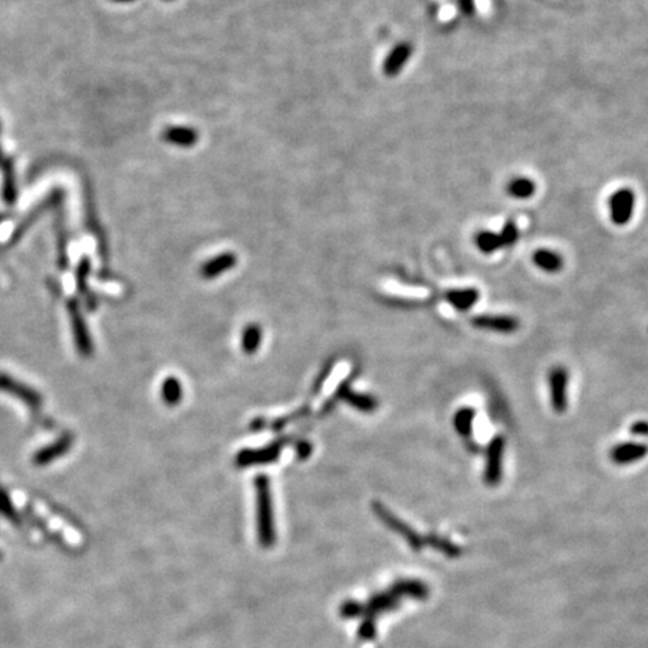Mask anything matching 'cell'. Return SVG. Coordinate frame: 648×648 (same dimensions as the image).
Masks as SVG:
<instances>
[{
    "mask_svg": "<svg viewBox=\"0 0 648 648\" xmlns=\"http://www.w3.org/2000/svg\"><path fill=\"white\" fill-rule=\"evenodd\" d=\"M257 489V522L258 536L263 545L269 546L273 542V518H272V497L269 479L258 476L256 479Z\"/></svg>",
    "mask_w": 648,
    "mask_h": 648,
    "instance_id": "cell-1",
    "label": "cell"
},
{
    "mask_svg": "<svg viewBox=\"0 0 648 648\" xmlns=\"http://www.w3.org/2000/svg\"><path fill=\"white\" fill-rule=\"evenodd\" d=\"M548 386H549V400L552 410L556 413H564L569 405V372L566 368L556 366L549 371L548 374Z\"/></svg>",
    "mask_w": 648,
    "mask_h": 648,
    "instance_id": "cell-2",
    "label": "cell"
},
{
    "mask_svg": "<svg viewBox=\"0 0 648 648\" xmlns=\"http://www.w3.org/2000/svg\"><path fill=\"white\" fill-rule=\"evenodd\" d=\"M506 449V438L497 436L491 440L486 450L484 479L488 486H497L503 477V456Z\"/></svg>",
    "mask_w": 648,
    "mask_h": 648,
    "instance_id": "cell-3",
    "label": "cell"
},
{
    "mask_svg": "<svg viewBox=\"0 0 648 648\" xmlns=\"http://www.w3.org/2000/svg\"><path fill=\"white\" fill-rule=\"evenodd\" d=\"M611 221L616 225H626L633 215L635 194L630 188H620L609 197L608 201Z\"/></svg>",
    "mask_w": 648,
    "mask_h": 648,
    "instance_id": "cell-4",
    "label": "cell"
},
{
    "mask_svg": "<svg viewBox=\"0 0 648 648\" xmlns=\"http://www.w3.org/2000/svg\"><path fill=\"white\" fill-rule=\"evenodd\" d=\"M648 453V446L644 443L628 441L620 443L611 450V460L618 465H628L644 460Z\"/></svg>",
    "mask_w": 648,
    "mask_h": 648,
    "instance_id": "cell-5",
    "label": "cell"
},
{
    "mask_svg": "<svg viewBox=\"0 0 648 648\" xmlns=\"http://www.w3.org/2000/svg\"><path fill=\"white\" fill-rule=\"evenodd\" d=\"M413 54V45L408 42H401L393 47V50L389 53L383 64V72L388 77H396L405 66V64L410 60Z\"/></svg>",
    "mask_w": 648,
    "mask_h": 648,
    "instance_id": "cell-6",
    "label": "cell"
},
{
    "mask_svg": "<svg viewBox=\"0 0 648 648\" xmlns=\"http://www.w3.org/2000/svg\"><path fill=\"white\" fill-rule=\"evenodd\" d=\"M473 326L491 332L512 333L515 330H518L520 321L509 316H479L473 318Z\"/></svg>",
    "mask_w": 648,
    "mask_h": 648,
    "instance_id": "cell-7",
    "label": "cell"
},
{
    "mask_svg": "<svg viewBox=\"0 0 648 648\" xmlns=\"http://www.w3.org/2000/svg\"><path fill=\"white\" fill-rule=\"evenodd\" d=\"M200 136L198 131L189 126H170L164 131V140L172 146L180 149H189L196 146Z\"/></svg>",
    "mask_w": 648,
    "mask_h": 648,
    "instance_id": "cell-8",
    "label": "cell"
},
{
    "mask_svg": "<svg viewBox=\"0 0 648 648\" xmlns=\"http://www.w3.org/2000/svg\"><path fill=\"white\" fill-rule=\"evenodd\" d=\"M236 261L237 258L234 254H232V252H225V254L215 257L204 264V266L201 268V275L208 280L216 278V276L222 275L224 272L233 269Z\"/></svg>",
    "mask_w": 648,
    "mask_h": 648,
    "instance_id": "cell-9",
    "label": "cell"
},
{
    "mask_svg": "<svg viewBox=\"0 0 648 648\" xmlns=\"http://www.w3.org/2000/svg\"><path fill=\"white\" fill-rule=\"evenodd\" d=\"M280 453V446H270L261 450H244L240 452L237 456V464L246 467L252 464H263V462H270L273 460L278 458Z\"/></svg>",
    "mask_w": 648,
    "mask_h": 648,
    "instance_id": "cell-10",
    "label": "cell"
},
{
    "mask_svg": "<svg viewBox=\"0 0 648 648\" xmlns=\"http://www.w3.org/2000/svg\"><path fill=\"white\" fill-rule=\"evenodd\" d=\"M448 302L458 311L472 309L479 300V292L476 288H464V290H450L446 293Z\"/></svg>",
    "mask_w": 648,
    "mask_h": 648,
    "instance_id": "cell-11",
    "label": "cell"
},
{
    "mask_svg": "<svg viewBox=\"0 0 648 648\" xmlns=\"http://www.w3.org/2000/svg\"><path fill=\"white\" fill-rule=\"evenodd\" d=\"M533 261L539 269L548 273H556L563 268V258L556 251L551 249H537L533 254Z\"/></svg>",
    "mask_w": 648,
    "mask_h": 648,
    "instance_id": "cell-12",
    "label": "cell"
},
{
    "mask_svg": "<svg viewBox=\"0 0 648 648\" xmlns=\"http://www.w3.org/2000/svg\"><path fill=\"white\" fill-rule=\"evenodd\" d=\"M476 412L472 407H462L453 416V426L462 438H472Z\"/></svg>",
    "mask_w": 648,
    "mask_h": 648,
    "instance_id": "cell-13",
    "label": "cell"
},
{
    "mask_svg": "<svg viewBox=\"0 0 648 648\" xmlns=\"http://www.w3.org/2000/svg\"><path fill=\"white\" fill-rule=\"evenodd\" d=\"M509 196L516 200L532 198L536 192V184L528 177H515L508 185Z\"/></svg>",
    "mask_w": 648,
    "mask_h": 648,
    "instance_id": "cell-14",
    "label": "cell"
},
{
    "mask_svg": "<svg viewBox=\"0 0 648 648\" xmlns=\"http://www.w3.org/2000/svg\"><path fill=\"white\" fill-rule=\"evenodd\" d=\"M0 389H4L6 392H11V393H16L18 395V398L24 400L26 401L30 407H38L40 404V398H38V395H35L30 389L28 388H24L21 386V384L16 383V381H12L11 378L5 377V376H0Z\"/></svg>",
    "mask_w": 648,
    "mask_h": 648,
    "instance_id": "cell-15",
    "label": "cell"
},
{
    "mask_svg": "<svg viewBox=\"0 0 648 648\" xmlns=\"http://www.w3.org/2000/svg\"><path fill=\"white\" fill-rule=\"evenodd\" d=\"M476 246L484 252V254H494L496 251L503 248V242L500 234L491 233V232H482L479 233L474 239Z\"/></svg>",
    "mask_w": 648,
    "mask_h": 648,
    "instance_id": "cell-16",
    "label": "cell"
},
{
    "mask_svg": "<svg viewBox=\"0 0 648 648\" xmlns=\"http://www.w3.org/2000/svg\"><path fill=\"white\" fill-rule=\"evenodd\" d=\"M344 398L360 412L369 413V412H374L377 408V401L368 395H360V393H354V392L348 390L344 393Z\"/></svg>",
    "mask_w": 648,
    "mask_h": 648,
    "instance_id": "cell-17",
    "label": "cell"
},
{
    "mask_svg": "<svg viewBox=\"0 0 648 648\" xmlns=\"http://www.w3.org/2000/svg\"><path fill=\"white\" fill-rule=\"evenodd\" d=\"M72 316H74V330H76L77 345L80 347L81 353L88 354V353H90V350H92V344H90V338H89V335H88L86 326H84V324H83V320H81V317L78 316L77 309H74V314H72Z\"/></svg>",
    "mask_w": 648,
    "mask_h": 648,
    "instance_id": "cell-18",
    "label": "cell"
},
{
    "mask_svg": "<svg viewBox=\"0 0 648 648\" xmlns=\"http://www.w3.org/2000/svg\"><path fill=\"white\" fill-rule=\"evenodd\" d=\"M162 400L167 402V404H170V405H174L177 404L180 400H182V386H180V383L170 377V378H167L162 384Z\"/></svg>",
    "mask_w": 648,
    "mask_h": 648,
    "instance_id": "cell-19",
    "label": "cell"
},
{
    "mask_svg": "<svg viewBox=\"0 0 648 648\" xmlns=\"http://www.w3.org/2000/svg\"><path fill=\"white\" fill-rule=\"evenodd\" d=\"M261 342V332L257 326H249L245 332H244V340H242V344H244V350L246 353H256L257 352V348Z\"/></svg>",
    "mask_w": 648,
    "mask_h": 648,
    "instance_id": "cell-20",
    "label": "cell"
},
{
    "mask_svg": "<svg viewBox=\"0 0 648 648\" xmlns=\"http://www.w3.org/2000/svg\"><path fill=\"white\" fill-rule=\"evenodd\" d=\"M69 448V441L65 440V441H59L56 443L54 446L52 448H47L45 450H42L40 455H38V458H36V461H38V464H45V462H50L53 458H56V456L60 453H65Z\"/></svg>",
    "mask_w": 648,
    "mask_h": 648,
    "instance_id": "cell-21",
    "label": "cell"
},
{
    "mask_svg": "<svg viewBox=\"0 0 648 648\" xmlns=\"http://www.w3.org/2000/svg\"><path fill=\"white\" fill-rule=\"evenodd\" d=\"M500 237H501L503 246H512V245L516 242V240H518V237H520L518 227H516L515 222L508 221L506 224H504V227H503V230H501V233H500Z\"/></svg>",
    "mask_w": 648,
    "mask_h": 648,
    "instance_id": "cell-22",
    "label": "cell"
},
{
    "mask_svg": "<svg viewBox=\"0 0 648 648\" xmlns=\"http://www.w3.org/2000/svg\"><path fill=\"white\" fill-rule=\"evenodd\" d=\"M347 369H348V366H347L345 364H341V365L338 366V369H336V371L333 372L332 377L329 378V381H328L326 384H324L323 392H324V393H330V392L335 389L336 384H338V381L347 374Z\"/></svg>",
    "mask_w": 648,
    "mask_h": 648,
    "instance_id": "cell-23",
    "label": "cell"
},
{
    "mask_svg": "<svg viewBox=\"0 0 648 648\" xmlns=\"http://www.w3.org/2000/svg\"><path fill=\"white\" fill-rule=\"evenodd\" d=\"M632 436L635 437H648V422H644V420H640V422H635L630 426Z\"/></svg>",
    "mask_w": 648,
    "mask_h": 648,
    "instance_id": "cell-24",
    "label": "cell"
},
{
    "mask_svg": "<svg viewBox=\"0 0 648 648\" xmlns=\"http://www.w3.org/2000/svg\"><path fill=\"white\" fill-rule=\"evenodd\" d=\"M460 6L465 16H473L474 12V0H460Z\"/></svg>",
    "mask_w": 648,
    "mask_h": 648,
    "instance_id": "cell-25",
    "label": "cell"
},
{
    "mask_svg": "<svg viewBox=\"0 0 648 648\" xmlns=\"http://www.w3.org/2000/svg\"><path fill=\"white\" fill-rule=\"evenodd\" d=\"M312 448H311V444L308 443H300L299 446H297V452H299V458H306V456L311 453Z\"/></svg>",
    "mask_w": 648,
    "mask_h": 648,
    "instance_id": "cell-26",
    "label": "cell"
},
{
    "mask_svg": "<svg viewBox=\"0 0 648 648\" xmlns=\"http://www.w3.org/2000/svg\"><path fill=\"white\" fill-rule=\"evenodd\" d=\"M114 2H120V4H128V2H134V0H114Z\"/></svg>",
    "mask_w": 648,
    "mask_h": 648,
    "instance_id": "cell-27",
    "label": "cell"
}]
</instances>
